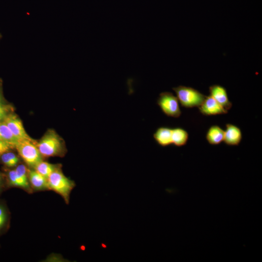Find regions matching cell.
<instances>
[{"label":"cell","mask_w":262,"mask_h":262,"mask_svg":"<svg viewBox=\"0 0 262 262\" xmlns=\"http://www.w3.org/2000/svg\"><path fill=\"white\" fill-rule=\"evenodd\" d=\"M36 146L43 157L63 155L66 151L63 140L53 130L48 131Z\"/></svg>","instance_id":"6da1fadb"},{"label":"cell","mask_w":262,"mask_h":262,"mask_svg":"<svg viewBox=\"0 0 262 262\" xmlns=\"http://www.w3.org/2000/svg\"><path fill=\"white\" fill-rule=\"evenodd\" d=\"M48 181L49 189L61 195L68 203L70 193L75 183L63 174L59 166L49 176Z\"/></svg>","instance_id":"7a4b0ae2"},{"label":"cell","mask_w":262,"mask_h":262,"mask_svg":"<svg viewBox=\"0 0 262 262\" xmlns=\"http://www.w3.org/2000/svg\"><path fill=\"white\" fill-rule=\"evenodd\" d=\"M34 140H21L15 146L18 154L29 166L34 167L41 161L43 156L39 152Z\"/></svg>","instance_id":"3957f363"},{"label":"cell","mask_w":262,"mask_h":262,"mask_svg":"<svg viewBox=\"0 0 262 262\" xmlns=\"http://www.w3.org/2000/svg\"><path fill=\"white\" fill-rule=\"evenodd\" d=\"M176 97L181 105L186 108L198 107L204 100L206 96L191 87L180 85L173 87Z\"/></svg>","instance_id":"277c9868"},{"label":"cell","mask_w":262,"mask_h":262,"mask_svg":"<svg viewBox=\"0 0 262 262\" xmlns=\"http://www.w3.org/2000/svg\"><path fill=\"white\" fill-rule=\"evenodd\" d=\"M157 103L167 116L178 118L181 115L179 100L171 92H164L160 94Z\"/></svg>","instance_id":"5b68a950"},{"label":"cell","mask_w":262,"mask_h":262,"mask_svg":"<svg viewBox=\"0 0 262 262\" xmlns=\"http://www.w3.org/2000/svg\"><path fill=\"white\" fill-rule=\"evenodd\" d=\"M3 122L8 127L13 135L18 140H33L26 132L21 120L13 112L9 114Z\"/></svg>","instance_id":"8992f818"},{"label":"cell","mask_w":262,"mask_h":262,"mask_svg":"<svg viewBox=\"0 0 262 262\" xmlns=\"http://www.w3.org/2000/svg\"><path fill=\"white\" fill-rule=\"evenodd\" d=\"M198 108L200 113L206 116L225 114L228 113V111L210 95L205 97L203 102Z\"/></svg>","instance_id":"52a82bcc"},{"label":"cell","mask_w":262,"mask_h":262,"mask_svg":"<svg viewBox=\"0 0 262 262\" xmlns=\"http://www.w3.org/2000/svg\"><path fill=\"white\" fill-rule=\"evenodd\" d=\"M210 96L219 103L225 110L228 111L232 106L229 101L226 89L223 86L214 84L209 87Z\"/></svg>","instance_id":"ba28073f"},{"label":"cell","mask_w":262,"mask_h":262,"mask_svg":"<svg viewBox=\"0 0 262 262\" xmlns=\"http://www.w3.org/2000/svg\"><path fill=\"white\" fill-rule=\"evenodd\" d=\"M224 131L223 141L229 146H238L242 139V133L240 129L233 124H227Z\"/></svg>","instance_id":"9c48e42d"},{"label":"cell","mask_w":262,"mask_h":262,"mask_svg":"<svg viewBox=\"0 0 262 262\" xmlns=\"http://www.w3.org/2000/svg\"><path fill=\"white\" fill-rule=\"evenodd\" d=\"M28 178L30 186L36 190L49 189L48 179L35 170H28Z\"/></svg>","instance_id":"30bf717a"},{"label":"cell","mask_w":262,"mask_h":262,"mask_svg":"<svg viewBox=\"0 0 262 262\" xmlns=\"http://www.w3.org/2000/svg\"><path fill=\"white\" fill-rule=\"evenodd\" d=\"M155 141L162 147H166L172 144V129L167 127L158 128L153 134Z\"/></svg>","instance_id":"8fae6325"},{"label":"cell","mask_w":262,"mask_h":262,"mask_svg":"<svg viewBox=\"0 0 262 262\" xmlns=\"http://www.w3.org/2000/svg\"><path fill=\"white\" fill-rule=\"evenodd\" d=\"M224 131L217 125L211 126L208 129L206 138L211 145H218L224 140Z\"/></svg>","instance_id":"7c38bea8"},{"label":"cell","mask_w":262,"mask_h":262,"mask_svg":"<svg viewBox=\"0 0 262 262\" xmlns=\"http://www.w3.org/2000/svg\"><path fill=\"white\" fill-rule=\"evenodd\" d=\"M188 132L181 128L172 129V142L177 147L184 146L188 140Z\"/></svg>","instance_id":"4fadbf2b"},{"label":"cell","mask_w":262,"mask_h":262,"mask_svg":"<svg viewBox=\"0 0 262 262\" xmlns=\"http://www.w3.org/2000/svg\"><path fill=\"white\" fill-rule=\"evenodd\" d=\"M17 177L22 185V189L31 190V186L29 181L28 169L24 164H19L15 169Z\"/></svg>","instance_id":"5bb4252c"},{"label":"cell","mask_w":262,"mask_h":262,"mask_svg":"<svg viewBox=\"0 0 262 262\" xmlns=\"http://www.w3.org/2000/svg\"><path fill=\"white\" fill-rule=\"evenodd\" d=\"M59 166L47 162L41 161L34 167L39 174L48 178Z\"/></svg>","instance_id":"9a60e30c"},{"label":"cell","mask_w":262,"mask_h":262,"mask_svg":"<svg viewBox=\"0 0 262 262\" xmlns=\"http://www.w3.org/2000/svg\"><path fill=\"white\" fill-rule=\"evenodd\" d=\"M0 139L7 141L15 146L18 142L3 122L0 123Z\"/></svg>","instance_id":"2e32d148"},{"label":"cell","mask_w":262,"mask_h":262,"mask_svg":"<svg viewBox=\"0 0 262 262\" xmlns=\"http://www.w3.org/2000/svg\"><path fill=\"white\" fill-rule=\"evenodd\" d=\"M0 158L3 164L9 168L16 166L19 161V158L14 153L9 151L3 153Z\"/></svg>","instance_id":"e0dca14e"},{"label":"cell","mask_w":262,"mask_h":262,"mask_svg":"<svg viewBox=\"0 0 262 262\" xmlns=\"http://www.w3.org/2000/svg\"><path fill=\"white\" fill-rule=\"evenodd\" d=\"M7 180L10 186L22 188V184L17 177L15 169L12 170L8 172Z\"/></svg>","instance_id":"ac0fdd59"},{"label":"cell","mask_w":262,"mask_h":262,"mask_svg":"<svg viewBox=\"0 0 262 262\" xmlns=\"http://www.w3.org/2000/svg\"><path fill=\"white\" fill-rule=\"evenodd\" d=\"M13 111V107L10 105L0 103V123L3 122L6 116Z\"/></svg>","instance_id":"d6986e66"},{"label":"cell","mask_w":262,"mask_h":262,"mask_svg":"<svg viewBox=\"0 0 262 262\" xmlns=\"http://www.w3.org/2000/svg\"><path fill=\"white\" fill-rule=\"evenodd\" d=\"M8 214L5 207L0 203V230L2 229L7 222Z\"/></svg>","instance_id":"ffe728a7"},{"label":"cell","mask_w":262,"mask_h":262,"mask_svg":"<svg viewBox=\"0 0 262 262\" xmlns=\"http://www.w3.org/2000/svg\"><path fill=\"white\" fill-rule=\"evenodd\" d=\"M14 148H15V145L0 139V158L3 153Z\"/></svg>","instance_id":"44dd1931"},{"label":"cell","mask_w":262,"mask_h":262,"mask_svg":"<svg viewBox=\"0 0 262 262\" xmlns=\"http://www.w3.org/2000/svg\"><path fill=\"white\" fill-rule=\"evenodd\" d=\"M2 94L1 90V83L0 82V103L3 102Z\"/></svg>","instance_id":"7402d4cb"},{"label":"cell","mask_w":262,"mask_h":262,"mask_svg":"<svg viewBox=\"0 0 262 262\" xmlns=\"http://www.w3.org/2000/svg\"><path fill=\"white\" fill-rule=\"evenodd\" d=\"M2 178L1 175H0V188H1L2 186Z\"/></svg>","instance_id":"603a6c76"},{"label":"cell","mask_w":262,"mask_h":262,"mask_svg":"<svg viewBox=\"0 0 262 262\" xmlns=\"http://www.w3.org/2000/svg\"><path fill=\"white\" fill-rule=\"evenodd\" d=\"M1 37V35L0 34V38Z\"/></svg>","instance_id":"cb8c5ba5"}]
</instances>
